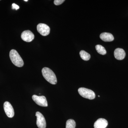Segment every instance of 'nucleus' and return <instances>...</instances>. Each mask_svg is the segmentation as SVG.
I'll return each mask as SVG.
<instances>
[{"label":"nucleus","mask_w":128,"mask_h":128,"mask_svg":"<svg viewBox=\"0 0 128 128\" xmlns=\"http://www.w3.org/2000/svg\"><path fill=\"white\" fill-rule=\"evenodd\" d=\"M42 74L44 78L52 84L57 83V79L55 74L52 70L48 67H44L42 70Z\"/></svg>","instance_id":"nucleus-1"},{"label":"nucleus","mask_w":128,"mask_h":128,"mask_svg":"<svg viewBox=\"0 0 128 128\" xmlns=\"http://www.w3.org/2000/svg\"><path fill=\"white\" fill-rule=\"evenodd\" d=\"M10 59L14 65L18 67L22 66L24 64L23 60L16 50H12L9 53Z\"/></svg>","instance_id":"nucleus-2"},{"label":"nucleus","mask_w":128,"mask_h":128,"mask_svg":"<svg viewBox=\"0 0 128 128\" xmlns=\"http://www.w3.org/2000/svg\"><path fill=\"white\" fill-rule=\"evenodd\" d=\"M78 92L79 94L84 98L92 100L96 97V94L94 92L87 88H80L78 89Z\"/></svg>","instance_id":"nucleus-3"},{"label":"nucleus","mask_w":128,"mask_h":128,"mask_svg":"<svg viewBox=\"0 0 128 128\" xmlns=\"http://www.w3.org/2000/svg\"><path fill=\"white\" fill-rule=\"evenodd\" d=\"M32 98L38 105L43 107L48 106V102L44 96H39L34 95L32 96Z\"/></svg>","instance_id":"nucleus-4"},{"label":"nucleus","mask_w":128,"mask_h":128,"mask_svg":"<svg viewBox=\"0 0 128 128\" xmlns=\"http://www.w3.org/2000/svg\"><path fill=\"white\" fill-rule=\"evenodd\" d=\"M37 29L38 32L43 36H47L50 33V28L44 24H39L37 26Z\"/></svg>","instance_id":"nucleus-5"},{"label":"nucleus","mask_w":128,"mask_h":128,"mask_svg":"<svg viewBox=\"0 0 128 128\" xmlns=\"http://www.w3.org/2000/svg\"><path fill=\"white\" fill-rule=\"evenodd\" d=\"M36 116L37 117L36 124L38 128H46V121L43 115L38 112L36 113Z\"/></svg>","instance_id":"nucleus-6"},{"label":"nucleus","mask_w":128,"mask_h":128,"mask_svg":"<svg viewBox=\"0 0 128 128\" xmlns=\"http://www.w3.org/2000/svg\"><path fill=\"white\" fill-rule=\"evenodd\" d=\"M4 110L8 117L12 118L14 117V108L11 104L8 102H5L4 104Z\"/></svg>","instance_id":"nucleus-7"},{"label":"nucleus","mask_w":128,"mask_h":128,"mask_svg":"<svg viewBox=\"0 0 128 128\" xmlns=\"http://www.w3.org/2000/svg\"><path fill=\"white\" fill-rule=\"evenodd\" d=\"M34 34L29 30L24 31L21 34L22 39L25 42H31L34 39Z\"/></svg>","instance_id":"nucleus-8"},{"label":"nucleus","mask_w":128,"mask_h":128,"mask_svg":"<svg viewBox=\"0 0 128 128\" xmlns=\"http://www.w3.org/2000/svg\"><path fill=\"white\" fill-rule=\"evenodd\" d=\"M114 57L116 59L121 60H123L125 57L126 53L123 49L117 48L114 50Z\"/></svg>","instance_id":"nucleus-9"},{"label":"nucleus","mask_w":128,"mask_h":128,"mask_svg":"<svg viewBox=\"0 0 128 128\" xmlns=\"http://www.w3.org/2000/svg\"><path fill=\"white\" fill-rule=\"evenodd\" d=\"M108 125V121L103 118H100L97 120L94 124V128H105Z\"/></svg>","instance_id":"nucleus-10"},{"label":"nucleus","mask_w":128,"mask_h":128,"mask_svg":"<svg viewBox=\"0 0 128 128\" xmlns=\"http://www.w3.org/2000/svg\"><path fill=\"white\" fill-rule=\"evenodd\" d=\"M100 37L102 40L105 42H111L114 40L112 34L110 33H102L100 35Z\"/></svg>","instance_id":"nucleus-11"},{"label":"nucleus","mask_w":128,"mask_h":128,"mask_svg":"<svg viewBox=\"0 0 128 128\" xmlns=\"http://www.w3.org/2000/svg\"><path fill=\"white\" fill-rule=\"evenodd\" d=\"M80 56L82 60L86 61H87L89 60L90 58V55L84 50H82L80 51Z\"/></svg>","instance_id":"nucleus-12"},{"label":"nucleus","mask_w":128,"mask_h":128,"mask_svg":"<svg viewBox=\"0 0 128 128\" xmlns=\"http://www.w3.org/2000/svg\"><path fill=\"white\" fill-rule=\"evenodd\" d=\"M96 50L98 52L102 55H105L106 54V51L105 48L100 44H98L96 46Z\"/></svg>","instance_id":"nucleus-13"},{"label":"nucleus","mask_w":128,"mask_h":128,"mask_svg":"<svg viewBox=\"0 0 128 128\" xmlns=\"http://www.w3.org/2000/svg\"><path fill=\"white\" fill-rule=\"evenodd\" d=\"M76 123L74 120L69 119L67 120L66 123V128H75Z\"/></svg>","instance_id":"nucleus-14"},{"label":"nucleus","mask_w":128,"mask_h":128,"mask_svg":"<svg viewBox=\"0 0 128 128\" xmlns=\"http://www.w3.org/2000/svg\"><path fill=\"white\" fill-rule=\"evenodd\" d=\"M64 1V0H54V3L56 6H59Z\"/></svg>","instance_id":"nucleus-15"},{"label":"nucleus","mask_w":128,"mask_h":128,"mask_svg":"<svg viewBox=\"0 0 128 128\" xmlns=\"http://www.w3.org/2000/svg\"><path fill=\"white\" fill-rule=\"evenodd\" d=\"M12 9L17 10L19 9V6L15 3H13L12 5Z\"/></svg>","instance_id":"nucleus-16"},{"label":"nucleus","mask_w":128,"mask_h":128,"mask_svg":"<svg viewBox=\"0 0 128 128\" xmlns=\"http://www.w3.org/2000/svg\"><path fill=\"white\" fill-rule=\"evenodd\" d=\"M24 1H25V2H28V0H24Z\"/></svg>","instance_id":"nucleus-17"}]
</instances>
